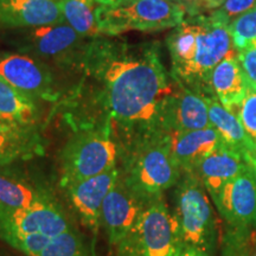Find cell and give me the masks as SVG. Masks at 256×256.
I'll return each mask as SVG.
<instances>
[{"instance_id": "6da1fadb", "label": "cell", "mask_w": 256, "mask_h": 256, "mask_svg": "<svg viewBox=\"0 0 256 256\" xmlns=\"http://www.w3.org/2000/svg\"><path fill=\"white\" fill-rule=\"evenodd\" d=\"M86 56L87 66L104 83L110 116L130 139L160 132V112L174 88L156 51L100 44Z\"/></svg>"}, {"instance_id": "7a4b0ae2", "label": "cell", "mask_w": 256, "mask_h": 256, "mask_svg": "<svg viewBox=\"0 0 256 256\" xmlns=\"http://www.w3.org/2000/svg\"><path fill=\"white\" fill-rule=\"evenodd\" d=\"M182 174L172 156L168 134L156 132L130 139L120 177L142 200L162 196L166 190L176 186Z\"/></svg>"}, {"instance_id": "3957f363", "label": "cell", "mask_w": 256, "mask_h": 256, "mask_svg": "<svg viewBox=\"0 0 256 256\" xmlns=\"http://www.w3.org/2000/svg\"><path fill=\"white\" fill-rule=\"evenodd\" d=\"M211 198L194 172H183L174 186V210L182 247L212 254L217 241V222Z\"/></svg>"}, {"instance_id": "277c9868", "label": "cell", "mask_w": 256, "mask_h": 256, "mask_svg": "<svg viewBox=\"0 0 256 256\" xmlns=\"http://www.w3.org/2000/svg\"><path fill=\"white\" fill-rule=\"evenodd\" d=\"M118 158L119 150L108 124L81 130L70 138L60 152V186L64 188L116 168Z\"/></svg>"}, {"instance_id": "5b68a950", "label": "cell", "mask_w": 256, "mask_h": 256, "mask_svg": "<svg viewBox=\"0 0 256 256\" xmlns=\"http://www.w3.org/2000/svg\"><path fill=\"white\" fill-rule=\"evenodd\" d=\"M186 11L171 0H121L114 5H98L96 20L101 34L128 31L153 32L176 28L185 20Z\"/></svg>"}, {"instance_id": "8992f818", "label": "cell", "mask_w": 256, "mask_h": 256, "mask_svg": "<svg viewBox=\"0 0 256 256\" xmlns=\"http://www.w3.org/2000/svg\"><path fill=\"white\" fill-rule=\"evenodd\" d=\"M115 248L119 256H177L182 243L164 194L147 202L133 228Z\"/></svg>"}, {"instance_id": "52a82bcc", "label": "cell", "mask_w": 256, "mask_h": 256, "mask_svg": "<svg viewBox=\"0 0 256 256\" xmlns=\"http://www.w3.org/2000/svg\"><path fill=\"white\" fill-rule=\"evenodd\" d=\"M191 18L197 28L196 54L190 68L178 83L204 98H212L209 87L211 72L220 60L238 55V51L234 46L229 22L220 10L209 16L198 14Z\"/></svg>"}, {"instance_id": "ba28073f", "label": "cell", "mask_w": 256, "mask_h": 256, "mask_svg": "<svg viewBox=\"0 0 256 256\" xmlns=\"http://www.w3.org/2000/svg\"><path fill=\"white\" fill-rule=\"evenodd\" d=\"M72 228L68 216L55 202L23 209H0V240L14 247L24 236L44 234L55 238Z\"/></svg>"}, {"instance_id": "9c48e42d", "label": "cell", "mask_w": 256, "mask_h": 256, "mask_svg": "<svg viewBox=\"0 0 256 256\" xmlns=\"http://www.w3.org/2000/svg\"><path fill=\"white\" fill-rule=\"evenodd\" d=\"M0 78L34 100L56 98L50 72L40 60L26 54L0 51Z\"/></svg>"}, {"instance_id": "30bf717a", "label": "cell", "mask_w": 256, "mask_h": 256, "mask_svg": "<svg viewBox=\"0 0 256 256\" xmlns=\"http://www.w3.org/2000/svg\"><path fill=\"white\" fill-rule=\"evenodd\" d=\"M217 211L232 228L256 229V174L246 172L210 194Z\"/></svg>"}, {"instance_id": "8fae6325", "label": "cell", "mask_w": 256, "mask_h": 256, "mask_svg": "<svg viewBox=\"0 0 256 256\" xmlns=\"http://www.w3.org/2000/svg\"><path fill=\"white\" fill-rule=\"evenodd\" d=\"M179 84L164 102L160 112L159 130L166 134H178L211 126L209 108L204 96Z\"/></svg>"}, {"instance_id": "7c38bea8", "label": "cell", "mask_w": 256, "mask_h": 256, "mask_svg": "<svg viewBox=\"0 0 256 256\" xmlns=\"http://www.w3.org/2000/svg\"><path fill=\"white\" fill-rule=\"evenodd\" d=\"M148 200L130 190L120 177L104 198L100 214V226L114 247L133 228Z\"/></svg>"}, {"instance_id": "4fadbf2b", "label": "cell", "mask_w": 256, "mask_h": 256, "mask_svg": "<svg viewBox=\"0 0 256 256\" xmlns=\"http://www.w3.org/2000/svg\"><path fill=\"white\" fill-rule=\"evenodd\" d=\"M119 176L120 168L116 166L104 174L64 188L81 222L94 234L101 228L100 214L104 198L110 194Z\"/></svg>"}, {"instance_id": "5bb4252c", "label": "cell", "mask_w": 256, "mask_h": 256, "mask_svg": "<svg viewBox=\"0 0 256 256\" xmlns=\"http://www.w3.org/2000/svg\"><path fill=\"white\" fill-rule=\"evenodd\" d=\"M60 0H0V26L34 28L62 22Z\"/></svg>"}, {"instance_id": "9a60e30c", "label": "cell", "mask_w": 256, "mask_h": 256, "mask_svg": "<svg viewBox=\"0 0 256 256\" xmlns=\"http://www.w3.org/2000/svg\"><path fill=\"white\" fill-rule=\"evenodd\" d=\"M171 152L182 172H192L198 164L224 144L212 126L191 132L168 134Z\"/></svg>"}, {"instance_id": "2e32d148", "label": "cell", "mask_w": 256, "mask_h": 256, "mask_svg": "<svg viewBox=\"0 0 256 256\" xmlns=\"http://www.w3.org/2000/svg\"><path fill=\"white\" fill-rule=\"evenodd\" d=\"M192 172L200 179L209 196L240 174L246 172L255 174L242 156L229 148L226 144H222L218 148L202 160Z\"/></svg>"}, {"instance_id": "e0dca14e", "label": "cell", "mask_w": 256, "mask_h": 256, "mask_svg": "<svg viewBox=\"0 0 256 256\" xmlns=\"http://www.w3.org/2000/svg\"><path fill=\"white\" fill-rule=\"evenodd\" d=\"M8 166H0V209H23L56 200L46 186L34 183Z\"/></svg>"}, {"instance_id": "ac0fdd59", "label": "cell", "mask_w": 256, "mask_h": 256, "mask_svg": "<svg viewBox=\"0 0 256 256\" xmlns=\"http://www.w3.org/2000/svg\"><path fill=\"white\" fill-rule=\"evenodd\" d=\"M210 124L220 133L224 144L243 158L256 174V148L243 130L238 115L226 110L216 98H206Z\"/></svg>"}, {"instance_id": "d6986e66", "label": "cell", "mask_w": 256, "mask_h": 256, "mask_svg": "<svg viewBox=\"0 0 256 256\" xmlns=\"http://www.w3.org/2000/svg\"><path fill=\"white\" fill-rule=\"evenodd\" d=\"M247 78L238 55L229 56L217 64L209 80L210 92L226 110L236 114L247 92Z\"/></svg>"}, {"instance_id": "ffe728a7", "label": "cell", "mask_w": 256, "mask_h": 256, "mask_svg": "<svg viewBox=\"0 0 256 256\" xmlns=\"http://www.w3.org/2000/svg\"><path fill=\"white\" fill-rule=\"evenodd\" d=\"M80 34L66 22L34 28L26 36L28 49L38 56L63 57L80 40Z\"/></svg>"}, {"instance_id": "44dd1931", "label": "cell", "mask_w": 256, "mask_h": 256, "mask_svg": "<svg viewBox=\"0 0 256 256\" xmlns=\"http://www.w3.org/2000/svg\"><path fill=\"white\" fill-rule=\"evenodd\" d=\"M43 153V139L36 127L14 128L0 124V166L28 160Z\"/></svg>"}, {"instance_id": "7402d4cb", "label": "cell", "mask_w": 256, "mask_h": 256, "mask_svg": "<svg viewBox=\"0 0 256 256\" xmlns=\"http://www.w3.org/2000/svg\"><path fill=\"white\" fill-rule=\"evenodd\" d=\"M38 116L36 100L0 78V124L14 128L36 127Z\"/></svg>"}, {"instance_id": "603a6c76", "label": "cell", "mask_w": 256, "mask_h": 256, "mask_svg": "<svg viewBox=\"0 0 256 256\" xmlns=\"http://www.w3.org/2000/svg\"><path fill=\"white\" fill-rule=\"evenodd\" d=\"M197 46V28L190 17L178 26L168 38V46L171 54L172 72L177 82L180 81L190 68Z\"/></svg>"}, {"instance_id": "cb8c5ba5", "label": "cell", "mask_w": 256, "mask_h": 256, "mask_svg": "<svg viewBox=\"0 0 256 256\" xmlns=\"http://www.w3.org/2000/svg\"><path fill=\"white\" fill-rule=\"evenodd\" d=\"M95 4L96 0H60L63 20L81 37L100 36Z\"/></svg>"}, {"instance_id": "d4e9b609", "label": "cell", "mask_w": 256, "mask_h": 256, "mask_svg": "<svg viewBox=\"0 0 256 256\" xmlns=\"http://www.w3.org/2000/svg\"><path fill=\"white\" fill-rule=\"evenodd\" d=\"M37 256H94V252L81 232L72 228L51 240Z\"/></svg>"}, {"instance_id": "484cf974", "label": "cell", "mask_w": 256, "mask_h": 256, "mask_svg": "<svg viewBox=\"0 0 256 256\" xmlns=\"http://www.w3.org/2000/svg\"><path fill=\"white\" fill-rule=\"evenodd\" d=\"M229 32L238 51L242 50L250 40H256V8L232 20L229 24Z\"/></svg>"}, {"instance_id": "4316f807", "label": "cell", "mask_w": 256, "mask_h": 256, "mask_svg": "<svg viewBox=\"0 0 256 256\" xmlns=\"http://www.w3.org/2000/svg\"><path fill=\"white\" fill-rule=\"evenodd\" d=\"M236 115L241 121L249 140L256 148V87L250 82H248L247 92L236 112Z\"/></svg>"}, {"instance_id": "83f0119b", "label": "cell", "mask_w": 256, "mask_h": 256, "mask_svg": "<svg viewBox=\"0 0 256 256\" xmlns=\"http://www.w3.org/2000/svg\"><path fill=\"white\" fill-rule=\"evenodd\" d=\"M238 58L248 82L256 87V40H250L238 51Z\"/></svg>"}, {"instance_id": "f1b7e54d", "label": "cell", "mask_w": 256, "mask_h": 256, "mask_svg": "<svg viewBox=\"0 0 256 256\" xmlns=\"http://www.w3.org/2000/svg\"><path fill=\"white\" fill-rule=\"evenodd\" d=\"M254 8H256V0H226L218 10L230 24Z\"/></svg>"}, {"instance_id": "f546056e", "label": "cell", "mask_w": 256, "mask_h": 256, "mask_svg": "<svg viewBox=\"0 0 256 256\" xmlns=\"http://www.w3.org/2000/svg\"><path fill=\"white\" fill-rule=\"evenodd\" d=\"M186 11V14L192 17V16H198L202 12L209 10L206 6V0H174Z\"/></svg>"}, {"instance_id": "4dcf8cb0", "label": "cell", "mask_w": 256, "mask_h": 256, "mask_svg": "<svg viewBox=\"0 0 256 256\" xmlns=\"http://www.w3.org/2000/svg\"><path fill=\"white\" fill-rule=\"evenodd\" d=\"M177 256H211V255L206 254V252H200V250H197V249L182 247L180 250L178 252Z\"/></svg>"}, {"instance_id": "1f68e13d", "label": "cell", "mask_w": 256, "mask_h": 256, "mask_svg": "<svg viewBox=\"0 0 256 256\" xmlns=\"http://www.w3.org/2000/svg\"><path fill=\"white\" fill-rule=\"evenodd\" d=\"M206 6L208 8H220V6H222L224 2H226V0H206Z\"/></svg>"}, {"instance_id": "d6a6232c", "label": "cell", "mask_w": 256, "mask_h": 256, "mask_svg": "<svg viewBox=\"0 0 256 256\" xmlns=\"http://www.w3.org/2000/svg\"><path fill=\"white\" fill-rule=\"evenodd\" d=\"M98 5H104V6H108V5H114L118 4V2H121V0H96Z\"/></svg>"}, {"instance_id": "836d02e7", "label": "cell", "mask_w": 256, "mask_h": 256, "mask_svg": "<svg viewBox=\"0 0 256 256\" xmlns=\"http://www.w3.org/2000/svg\"><path fill=\"white\" fill-rule=\"evenodd\" d=\"M0 256H12L11 254H8V252H0Z\"/></svg>"}, {"instance_id": "e575fe53", "label": "cell", "mask_w": 256, "mask_h": 256, "mask_svg": "<svg viewBox=\"0 0 256 256\" xmlns=\"http://www.w3.org/2000/svg\"><path fill=\"white\" fill-rule=\"evenodd\" d=\"M252 256H256V246H255V249H254V252H252Z\"/></svg>"}, {"instance_id": "d590c367", "label": "cell", "mask_w": 256, "mask_h": 256, "mask_svg": "<svg viewBox=\"0 0 256 256\" xmlns=\"http://www.w3.org/2000/svg\"><path fill=\"white\" fill-rule=\"evenodd\" d=\"M171 2H174V0H171Z\"/></svg>"}, {"instance_id": "8d00e7d4", "label": "cell", "mask_w": 256, "mask_h": 256, "mask_svg": "<svg viewBox=\"0 0 256 256\" xmlns=\"http://www.w3.org/2000/svg\"></svg>"}]
</instances>
